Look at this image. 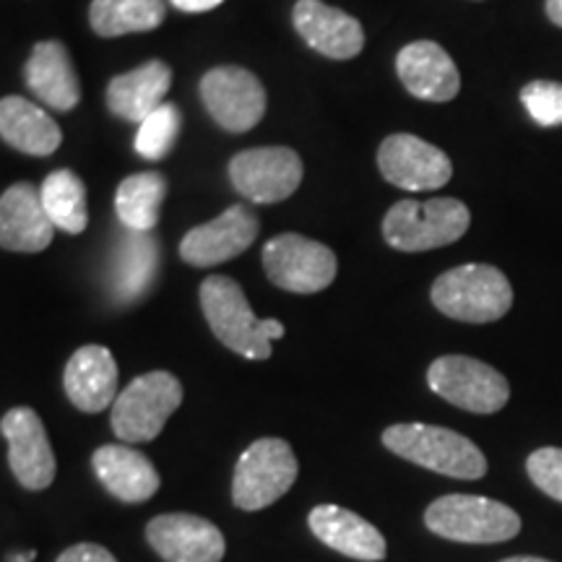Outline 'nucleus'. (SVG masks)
<instances>
[{
    "label": "nucleus",
    "instance_id": "6e6552de",
    "mask_svg": "<svg viewBox=\"0 0 562 562\" xmlns=\"http://www.w3.org/2000/svg\"><path fill=\"white\" fill-rule=\"evenodd\" d=\"M427 385L448 404L472 414H495L510 398V385L501 372L463 355L438 357L427 370Z\"/></svg>",
    "mask_w": 562,
    "mask_h": 562
},
{
    "label": "nucleus",
    "instance_id": "cd10ccee",
    "mask_svg": "<svg viewBox=\"0 0 562 562\" xmlns=\"http://www.w3.org/2000/svg\"><path fill=\"white\" fill-rule=\"evenodd\" d=\"M53 224L68 235H81L89 224L87 186L74 170H55L40 188Z\"/></svg>",
    "mask_w": 562,
    "mask_h": 562
},
{
    "label": "nucleus",
    "instance_id": "f03ea898",
    "mask_svg": "<svg viewBox=\"0 0 562 562\" xmlns=\"http://www.w3.org/2000/svg\"><path fill=\"white\" fill-rule=\"evenodd\" d=\"M383 446L391 453L453 480H482L487 474V459L467 435L438 425H391L383 432Z\"/></svg>",
    "mask_w": 562,
    "mask_h": 562
},
{
    "label": "nucleus",
    "instance_id": "c85d7f7f",
    "mask_svg": "<svg viewBox=\"0 0 562 562\" xmlns=\"http://www.w3.org/2000/svg\"><path fill=\"white\" fill-rule=\"evenodd\" d=\"M180 128H182V115L178 104L165 102L157 112H154V115H149L138 125L136 144H133L136 146L138 157L151 159V161L167 157L175 146V140L180 136Z\"/></svg>",
    "mask_w": 562,
    "mask_h": 562
},
{
    "label": "nucleus",
    "instance_id": "7ed1b4c3",
    "mask_svg": "<svg viewBox=\"0 0 562 562\" xmlns=\"http://www.w3.org/2000/svg\"><path fill=\"white\" fill-rule=\"evenodd\" d=\"M469 224L472 214L459 199H406L389 209L383 237L393 250L425 252L461 240Z\"/></svg>",
    "mask_w": 562,
    "mask_h": 562
},
{
    "label": "nucleus",
    "instance_id": "c756f323",
    "mask_svg": "<svg viewBox=\"0 0 562 562\" xmlns=\"http://www.w3.org/2000/svg\"><path fill=\"white\" fill-rule=\"evenodd\" d=\"M521 102L531 121L542 128L562 125V83L558 81H531L521 89Z\"/></svg>",
    "mask_w": 562,
    "mask_h": 562
},
{
    "label": "nucleus",
    "instance_id": "b1692460",
    "mask_svg": "<svg viewBox=\"0 0 562 562\" xmlns=\"http://www.w3.org/2000/svg\"><path fill=\"white\" fill-rule=\"evenodd\" d=\"M0 133L3 140L30 157H50L60 149V125L24 97H3L0 102Z\"/></svg>",
    "mask_w": 562,
    "mask_h": 562
},
{
    "label": "nucleus",
    "instance_id": "bb28decb",
    "mask_svg": "<svg viewBox=\"0 0 562 562\" xmlns=\"http://www.w3.org/2000/svg\"><path fill=\"white\" fill-rule=\"evenodd\" d=\"M167 199V178L161 172H138L121 182L115 193L117 220L125 229L151 232L159 222L161 203Z\"/></svg>",
    "mask_w": 562,
    "mask_h": 562
},
{
    "label": "nucleus",
    "instance_id": "473e14b6",
    "mask_svg": "<svg viewBox=\"0 0 562 562\" xmlns=\"http://www.w3.org/2000/svg\"><path fill=\"white\" fill-rule=\"evenodd\" d=\"M170 3L182 13H206L220 9L224 0H170Z\"/></svg>",
    "mask_w": 562,
    "mask_h": 562
},
{
    "label": "nucleus",
    "instance_id": "c9c22d12",
    "mask_svg": "<svg viewBox=\"0 0 562 562\" xmlns=\"http://www.w3.org/2000/svg\"><path fill=\"white\" fill-rule=\"evenodd\" d=\"M501 562H552V560L531 558V554H518V558H508V560H501Z\"/></svg>",
    "mask_w": 562,
    "mask_h": 562
},
{
    "label": "nucleus",
    "instance_id": "2f4dec72",
    "mask_svg": "<svg viewBox=\"0 0 562 562\" xmlns=\"http://www.w3.org/2000/svg\"><path fill=\"white\" fill-rule=\"evenodd\" d=\"M55 562H117L115 554L110 550H104L102 544H91V542H81L68 547L66 552L60 554Z\"/></svg>",
    "mask_w": 562,
    "mask_h": 562
},
{
    "label": "nucleus",
    "instance_id": "f257e3e1",
    "mask_svg": "<svg viewBox=\"0 0 562 562\" xmlns=\"http://www.w3.org/2000/svg\"><path fill=\"white\" fill-rule=\"evenodd\" d=\"M201 307L216 339L245 360H269L271 341L284 336V323L256 318L243 286L222 273L203 279Z\"/></svg>",
    "mask_w": 562,
    "mask_h": 562
},
{
    "label": "nucleus",
    "instance_id": "423d86ee",
    "mask_svg": "<svg viewBox=\"0 0 562 562\" xmlns=\"http://www.w3.org/2000/svg\"><path fill=\"white\" fill-rule=\"evenodd\" d=\"M182 383L172 372L154 370L138 375L121 391L110 414V425L125 442H149L159 438L167 419L180 409Z\"/></svg>",
    "mask_w": 562,
    "mask_h": 562
},
{
    "label": "nucleus",
    "instance_id": "2eb2a0df",
    "mask_svg": "<svg viewBox=\"0 0 562 562\" xmlns=\"http://www.w3.org/2000/svg\"><path fill=\"white\" fill-rule=\"evenodd\" d=\"M151 550L165 562H222L224 533L193 513H165L146 526Z\"/></svg>",
    "mask_w": 562,
    "mask_h": 562
},
{
    "label": "nucleus",
    "instance_id": "393cba45",
    "mask_svg": "<svg viewBox=\"0 0 562 562\" xmlns=\"http://www.w3.org/2000/svg\"><path fill=\"white\" fill-rule=\"evenodd\" d=\"M159 271V245L149 232L125 229L112 263V294L121 302H133L151 290Z\"/></svg>",
    "mask_w": 562,
    "mask_h": 562
},
{
    "label": "nucleus",
    "instance_id": "dca6fc26",
    "mask_svg": "<svg viewBox=\"0 0 562 562\" xmlns=\"http://www.w3.org/2000/svg\"><path fill=\"white\" fill-rule=\"evenodd\" d=\"M292 21L300 37L323 58L351 60L364 50V30L360 21L323 0H297Z\"/></svg>",
    "mask_w": 562,
    "mask_h": 562
},
{
    "label": "nucleus",
    "instance_id": "f8f14e48",
    "mask_svg": "<svg viewBox=\"0 0 562 562\" xmlns=\"http://www.w3.org/2000/svg\"><path fill=\"white\" fill-rule=\"evenodd\" d=\"M378 167L391 186L409 193L438 191L453 178L446 151L412 133H393L378 149Z\"/></svg>",
    "mask_w": 562,
    "mask_h": 562
},
{
    "label": "nucleus",
    "instance_id": "7c9ffc66",
    "mask_svg": "<svg viewBox=\"0 0 562 562\" xmlns=\"http://www.w3.org/2000/svg\"><path fill=\"white\" fill-rule=\"evenodd\" d=\"M526 472L544 495L562 503V448H539L526 461Z\"/></svg>",
    "mask_w": 562,
    "mask_h": 562
},
{
    "label": "nucleus",
    "instance_id": "39448f33",
    "mask_svg": "<svg viewBox=\"0 0 562 562\" xmlns=\"http://www.w3.org/2000/svg\"><path fill=\"white\" fill-rule=\"evenodd\" d=\"M427 529L448 542L501 544L521 531V516L482 495H442L425 510Z\"/></svg>",
    "mask_w": 562,
    "mask_h": 562
},
{
    "label": "nucleus",
    "instance_id": "9d476101",
    "mask_svg": "<svg viewBox=\"0 0 562 562\" xmlns=\"http://www.w3.org/2000/svg\"><path fill=\"white\" fill-rule=\"evenodd\" d=\"M305 167L290 146H258L235 154L229 180L235 191L252 203H279L297 191Z\"/></svg>",
    "mask_w": 562,
    "mask_h": 562
},
{
    "label": "nucleus",
    "instance_id": "1a4fd4ad",
    "mask_svg": "<svg viewBox=\"0 0 562 562\" xmlns=\"http://www.w3.org/2000/svg\"><path fill=\"white\" fill-rule=\"evenodd\" d=\"M336 256L331 248L315 243L311 237L277 235L263 248V271L271 284L294 294H315L334 284Z\"/></svg>",
    "mask_w": 562,
    "mask_h": 562
},
{
    "label": "nucleus",
    "instance_id": "a878e982",
    "mask_svg": "<svg viewBox=\"0 0 562 562\" xmlns=\"http://www.w3.org/2000/svg\"><path fill=\"white\" fill-rule=\"evenodd\" d=\"M165 16V0H91L89 5V24L100 37L154 32Z\"/></svg>",
    "mask_w": 562,
    "mask_h": 562
},
{
    "label": "nucleus",
    "instance_id": "4be33fe9",
    "mask_svg": "<svg viewBox=\"0 0 562 562\" xmlns=\"http://www.w3.org/2000/svg\"><path fill=\"white\" fill-rule=\"evenodd\" d=\"M97 480L112 497L123 503H146L157 495L159 472L154 463L128 446H102L91 456Z\"/></svg>",
    "mask_w": 562,
    "mask_h": 562
},
{
    "label": "nucleus",
    "instance_id": "6ab92c4d",
    "mask_svg": "<svg viewBox=\"0 0 562 562\" xmlns=\"http://www.w3.org/2000/svg\"><path fill=\"white\" fill-rule=\"evenodd\" d=\"M396 74L412 97L425 102H451L461 89L459 68L438 42L417 40L396 58Z\"/></svg>",
    "mask_w": 562,
    "mask_h": 562
},
{
    "label": "nucleus",
    "instance_id": "ddd939ff",
    "mask_svg": "<svg viewBox=\"0 0 562 562\" xmlns=\"http://www.w3.org/2000/svg\"><path fill=\"white\" fill-rule=\"evenodd\" d=\"M0 432L9 442V467L21 487L47 490L55 480V453L40 414L30 406L9 409L0 419Z\"/></svg>",
    "mask_w": 562,
    "mask_h": 562
},
{
    "label": "nucleus",
    "instance_id": "4468645a",
    "mask_svg": "<svg viewBox=\"0 0 562 562\" xmlns=\"http://www.w3.org/2000/svg\"><path fill=\"white\" fill-rule=\"evenodd\" d=\"M256 237L258 216L243 203H235L216 220L188 232L180 243V258L195 269H209L240 256L256 243Z\"/></svg>",
    "mask_w": 562,
    "mask_h": 562
},
{
    "label": "nucleus",
    "instance_id": "20e7f679",
    "mask_svg": "<svg viewBox=\"0 0 562 562\" xmlns=\"http://www.w3.org/2000/svg\"><path fill=\"white\" fill-rule=\"evenodd\" d=\"M432 305L461 323L501 321L513 305L508 277L495 266L467 263L446 271L432 284Z\"/></svg>",
    "mask_w": 562,
    "mask_h": 562
},
{
    "label": "nucleus",
    "instance_id": "9b49d317",
    "mask_svg": "<svg viewBox=\"0 0 562 562\" xmlns=\"http://www.w3.org/2000/svg\"><path fill=\"white\" fill-rule=\"evenodd\" d=\"M201 100L227 133H248L266 115V89L248 68L220 66L201 79Z\"/></svg>",
    "mask_w": 562,
    "mask_h": 562
},
{
    "label": "nucleus",
    "instance_id": "aec40b11",
    "mask_svg": "<svg viewBox=\"0 0 562 562\" xmlns=\"http://www.w3.org/2000/svg\"><path fill=\"white\" fill-rule=\"evenodd\" d=\"M26 87L47 108L70 112L81 102V83L66 45L58 40L37 42L24 66Z\"/></svg>",
    "mask_w": 562,
    "mask_h": 562
},
{
    "label": "nucleus",
    "instance_id": "f3484780",
    "mask_svg": "<svg viewBox=\"0 0 562 562\" xmlns=\"http://www.w3.org/2000/svg\"><path fill=\"white\" fill-rule=\"evenodd\" d=\"M55 224L32 182L5 188L0 199V245L11 252H40L53 243Z\"/></svg>",
    "mask_w": 562,
    "mask_h": 562
},
{
    "label": "nucleus",
    "instance_id": "0eeeda50",
    "mask_svg": "<svg viewBox=\"0 0 562 562\" xmlns=\"http://www.w3.org/2000/svg\"><path fill=\"white\" fill-rule=\"evenodd\" d=\"M297 456L281 438L256 440L240 456L232 480V503L240 510H263L284 497L297 480Z\"/></svg>",
    "mask_w": 562,
    "mask_h": 562
},
{
    "label": "nucleus",
    "instance_id": "412c9836",
    "mask_svg": "<svg viewBox=\"0 0 562 562\" xmlns=\"http://www.w3.org/2000/svg\"><path fill=\"white\" fill-rule=\"evenodd\" d=\"M307 526L323 544L347 554L351 560L378 562L385 560V552H389L383 533L370 521H364L362 516L341 508V505H318V508H313L311 516H307Z\"/></svg>",
    "mask_w": 562,
    "mask_h": 562
},
{
    "label": "nucleus",
    "instance_id": "72a5a7b5",
    "mask_svg": "<svg viewBox=\"0 0 562 562\" xmlns=\"http://www.w3.org/2000/svg\"><path fill=\"white\" fill-rule=\"evenodd\" d=\"M547 16L552 24L562 26V0H547Z\"/></svg>",
    "mask_w": 562,
    "mask_h": 562
},
{
    "label": "nucleus",
    "instance_id": "a211bd4d",
    "mask_svg": "<svg viewBox=\"0 0 562 562\" xmlns=\"http://www.w3.org/2000/svg\"><path fill=\"white\" fill-rule=\"evenodd\" d=\"M68 402L83 414H100L115 404L117 393V362L108 347L87 344L76 349L63 375Z\"/></svg>",
    "mask_w": 562,
    "mask_h": 562
},
{
    "label": "nucleus",
    "instance_id": "f704fd0d",
    "mask_svg": "<svg viewBox=\"0 0 562 562\" xmlns=\"http://www.w3.org/2000/svg\"><path fill=\"white\" fill-rule=\"evenodd\" d=\"M34 558H37V552L30 550V552H21V554H11L9 562H34Z\"/></svg>",
    "mask_w": 562,
    "mask_h": 562
},
{
    "label": "nucleus",
    "instance_id": "5701e85b",
    "mask_svg": "<svg viewBox=\"0 0 562 562\" xmlns=\"http://www.w3.org/2000/svg\"><path fill=\"white\" fill-rule=\"evenodd\" d=\"M172 87V70L161 60H146L144 66L115 76L108 87V108L112 115L131 123H144L165 104Z\"/></svg>",
    "mask_w": 562,
    "mask_h": 562
}]
</instances>
